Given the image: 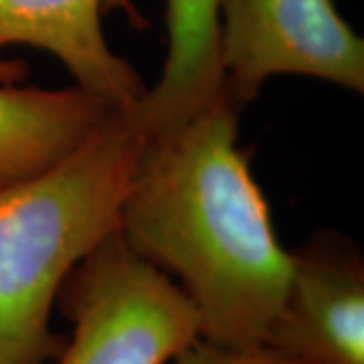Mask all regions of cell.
<instances>
[{
	"instance_id": "3",
	"label": "cell",
	"mask_w": 364,
	"mask_h": 364,
	"mask_svg": "<svg viewBox=\"0 0 364 364\" xmlns=\"http://www.w3.org/2000/svg\"><path fill=\"white\" fill-rule=\"evenodd\" d=\"M65 299L73 336L57 364H168L200 338L191 299L119 231L83 261Z\"/></svg>"
},
{
	"instance_id": "8",
	"label": "cell",
	"mask_w": 364,
	"mask_h": 364,
	"mask_svg": "<svg viewBox=\"0 0 364 364\" xmlns=\"http://www.w3.org/2000/svg\"><path fill=\"white\" fill-rule=\"evenodd\" d=\"M112 112L116 109L79 87L18 90L0 83V186L71 154Z\"/></svg>"
},
{
	"instance_id": "7",
	"label": "cell",
	"mask_w": 364,
	"mask_h": 364,
	"mask_svg": "<svg viewBox=\"0 0 364 364\" xmlns=\"http://www.w3.org/2000/svg\"><path fill=\"white\" fill-rule=\"evenodd\" d=\"M219 9L221 0H166V63L134 107L150 138L184 126L223 91Z\"/></svg>"
},
{
	"instance_id": "9",
	"label": "cell",
	"mask_w": 364,
	"mask_h": 364,
	"mask_svg": "<svg viewBox=\"0 0 364 364\" xmlns=\"http://www.w3.org/2000/svg\"><path fill=\"white\" fill-rule=\"evenodd\" d=\"M174 364H304L269 346L231 348L198 338L172 360Z\"/></svg>"
},
{
	"instance_id": "1",
	"label": "cell",
	"mask_w": 364,
	"mask_h": 364,
	"mask_svg": "<svg viewBox=\"0 0 364 364\" xmlns=\"http://www.w3.org/2000/svg\"><path fill=\"white\" fill-rule=\"evenodd\" d=\"M237 114L225 93L184 126L146 144L122 208L119 235L174 273L198 316L200 338L265 346L284 306L294 255L237 150Z\"/></svg>"
},
{
	"instance_id": "5",
	"label": "cell",
	"mask_w": 364,
	"mask_h": 364,
	"mask_svg": "<svg viewBox=\"0 0 364 364\" xmlns=\"http://www.w3.org/2000/svg\"><path fill=\"white\" fill-rule=\"evenodd\" d=\"M109 11H122L134 26L146 25L132 0H0V83L21 77L18 65L2 53L28 45L55 55L79 90L114 109H134L146 90L134 67L107 47L102 18Z\"/></svg>"
},
{
	"instance_id": "2",
	"label": "cell",
	"mask_w": 364,
	"mask_h": 364,
	"mask_svg": "<svg viewBox=\"0 0 364 364\" xmlns=\"http://www.w3.org/2000/svg\"><path fill=\"white\" fill-rule=\"evenodd\" d=\"M148 140L134 109H116L71 154L0 186V364H45L61 352L53 301L71 269L119 231Z\"/></svg>"
},
{
	"instance_id": "4",
	"label": "cell",
	"mask_w": 364,
	"mask_h": 364,
	"mask_svg": "<svg viewBox=\"0 0 364 364\" xmlns=\"http://www.w3.org/2000/svg\"><path fill=\"white\" fill-rule=\"evenodd\" d=\"M223 93L243 107L273 75L364 90V43L332 0H221Z\"/></svg>"
},
{
	"instance_id": "6",
	"label": "cell",
	"mask_w": 364,
	"mask_h": 364,
	"mask_svg": "<svg viewBox=\"0 0 364 364\" xmlns=\"http://www.w3.org/2000/svg\"><path fill=\"white\" fill-rule=\"evenodd\" d=\"M265 346L304 364H364L363 261L324 243L294 255Z\"/></svg>"
}]
</instances>
